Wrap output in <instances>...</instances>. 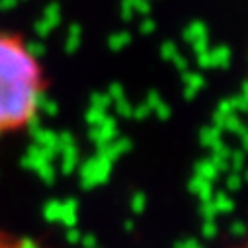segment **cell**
Instances as JSON below:
<instances>
[{
  "instance_id": "obj_4",
  "label": "cell",
  "mask_w": 248,
  "mask_h": 248,
  "mask_svg": "<svg viewBox=\"0 0 248 248\" xmlns=\"http://www.w3.org/2000/svg\"><path fill=\"white\" fill-rule=\"evenodd\" d=\"M203 234H205L207 238H213V236L217 234V227H215L213 223H207V225L203 227Z\"/></svg>"
},
{
  "instance_id": "obj_5",
  "label": "cell",
  "mask_w": 248,
  "mask_h": 248,
  "mask_svg": "<svg viewBox=\"0 0 248 248\" xmlns=\"http://www.w3.org/2000/svg\"><path fill=\"white\" fill-rule=\"evenodd\" d=\"M231 232H232L234 236H242V234H244V225H242V223H232V225H231Z\"/></svg>"
},
{
  "instance_id": "obj_3",
  "label": "cell",
  "mask_w": 248,
  "mask_h": 248,
  "mask_svg": "<svg viewBox=\"0 0 248 248\" xmlns=\"http://www.w3.org/2000/svg\"><path fill=\"white\" fill-rule=\"evenodd\" d=\"M65 238H67V242H69V244H77V242H80V232H78V231H75V229H71V231L67 232V236H65Z\"/></svg>"
},
{
  "instance_id": "obj_6",
  "label": "cell",
  "mask_w": 248,
  "mask_h": 248,
  "mask_svg": "<svg viewBox=\"0 0 248 248\" xmlns=\"http://www.w3.org/2000/svg\"><path fill=\"white\" fill-rule=\"evenodd\" d=\"M82 246H84V248H98V246H96V238H94L92 234H88V236L82 238Z\"/></svg>"
},
{
  "instance_id": "obj_2",
  "label": "cell",
  "mask_w": 248,
  "mask_h": 248,
  "mask_svg": "<svg viewBox=\"0 0 248 248\" xmlns=\"http://www.w3.org/2000/svg\"><path fill=\"white\" fill-rule=\"evenodd\" d=\"M174 248H203L198 240H194V238H188V240H180V242H176L174 244Z\"/></svg>"
},
{
  "instance_id": "obj_1",
  "label": "cell",
  "mask_w": 248,
  "mask_h": 248,
  "mask_svg": "<svg viewBox=\"0 0 248 248\" xmlns=\"http://www.w3.org/2000/svg\"><path fill=\"white\" fill-rule=\"evenodd\" d=\"M43 90V73L33 53L16 35L0 31V133L33 117Z\"/></svg>"
}]
</instances>
